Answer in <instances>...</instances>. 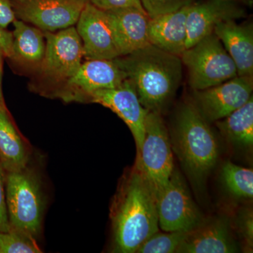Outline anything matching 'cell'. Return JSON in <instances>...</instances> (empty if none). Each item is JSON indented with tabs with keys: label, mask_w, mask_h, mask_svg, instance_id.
I'll list each match as a JSON object with an SVG mask.
<instances>
[{
	"label": "cell",
	"mask_w": 253,
	"mask_h": 253,
	"mask_svg": "<svg viewBox=\"0 0 253 253\" xmlns=\"http://www.w3.org/2000/svg\"><path fill=\"white\" fill-rule=\"evenodd\" d=\"M213 33L235 63L238 76L253 77V26L236 21L219 23Z\"/></svg>",
	"instance_id": "2e32d148"
},
{
	"label": "cell",
	"mask_w": 253,
	"mask_h": 253,
	"mask_svg": "<svg viewBox=\"0 0 253 253\" xmlns=\"http://www.w3.org/2000/svg\"><path fill=\"white\" fill-rule=\"evenodd\" d=\"M216 126L221 135L229 142L251 148L253 145V99L220 121Z\"/></svg>",
	"instance_id": "44dd1931"
},
{
	"label": "cell",
	"mask_w": 253,
	"mask_h": 253,
	"mask_svg": "<svg viewBox=\"0 0 253 253\" xmlns=\"http://www.w3.org/2000/svg\"><path fill=\"white\" fill-rule=\"evenodd\" d=\"M89 3L94 5L98 9L104 11L127 9V8H134V9L144 11L140 0H90Z\"/></svg>",
	"instance_id": "484cf974"
},
{
	"label": "cell",
	"mask_w": 253,
	"mask_h": 253,
	"mask_svg": "<svg viewBox=\"0 0 253 253\" xmlns=\"http://www.w3.org/2000/svg\"><path fill=\"white\" fill-rule=\"evenodd\" d=\"M16 19L10 0H0V27L6 29Z\"/></svg>",
	"instance_id": "f1b7e54d"
},
{
	"label": "cell",
	"mask_w": 253,
	"mask_h": 253,
	"mask_svg": "<svg viewBox=\"0 0 253 253\" xmlns=\"http://www.w3.org/2000/svg\"><path fill=\"white\" fill-rule=\"evenodd\" d=\"M150 18L172 12L191 4V0H140Z\"/></svg>",
	"instance_id": "d4e9b609"
},
{
	"label": "cell",
	"mask_w": 253,
	"mask_h": 253,
	"mask_svg": "<svg viewBox=\"0 0 253 253\" xmlns=\"http://www.w3.org/2000/svg\"><path fill=\"white\" fill-rule=\"evenodd\" d=\"M76 24L84 58L113 60L120 57L106 11L87 3L82 10Z\"/></svg>",
	"instance_id": "4fadbf2b"
},
{
	"label": "cell",
	"mask_w": 253,
	"mask_h": 253,
	"mask_svg": "<svg viewBox=\"0 0 253 253\" xmlns=\"http://www.w3.org/2000/svg\"><path fill=\"white\" fill-rule=\"evenodd\" d=\"M170 141L191 180L203 184L217 162L219 147L209 123L194 103H184L178 110Z\"/></svg>",
	"instance_id": "3957f363"
},
{
	"label": "cell",
	"mask_w": 253,
	"mask_h": 253,
	"mask_svg": "<svg viewBox=\"0 0 253 253\" xmlns=\"http://www.w3.org/2000/svg\"><path fill=\"white\" fill-rule=\"evenodd\" d=\"M37 240L24 231L10 226L0 233V253H41Z\"/></svg>",
	"instance_id": "cb8c5ba5"
},
{
	"label": "cell",
	"mask_w": 253,
	"mask_h": 253,
	"mask_svg": "<svg viewBox=\"0 0 253 253\" xmlns=\"http://www.w3.org/2000/svg\"><path fill=\"white\" fill-rule=\"evenodd\" d=\"M136 163L157 199L174 169L170 139L161 113L146 115L144 139Z\"/></svg>",
	"instance_id": "8992f818"
},
{
	"label": "cell",
	"mask_w": 253,
	"mask_h": 253,
	"mask_svg": "<svg viewBox=\"0 0 253 253\" xmlns=\"http://www.w3.org/2000/svg\"><path fill=\"white\" fill-rule=\"evenodd\" d=\"M31 160L29 146L16 129L7 110L0 109V162L5 172L21 170Z\"/></svg>",
	"instance_id": "d6986e66"
},
{
	"label": "cell",
	"mask_w": 253,
	"mask_h": 253,
	"mask_svg": "<svg viewBox=\"0 0 253 253\" xmlns=\"http://www.w3.org/2000/svg\"><path fill=\"white\" fill-rule=\"evenodd\" d=\"M238 248L231 237L229 223L224 219L203 222L190 231L177 253H232Z\"/></svg>",
	"instance_id": "ac0fdd59"
},
{
	"label": "cell",
	"mask_w": 253,
	"mask_h": 253,
	"mask_svg": "<svg viewBox=\"0 0 253 253\" xmlns=\"http://www.w3.org/2000/svg\"><path fill=\"white\" fill-rule=\"evenodd\" d=\"M156 205L159 228L165 232L191 231L204 221L182 176L174 168Z\"/></svg>",
	"instance_id": "52a82bcc"
},
{
	"label": "cell",
	"mask_w": 253,
	"mask_h": 253,
	"mask_svg": "<svg viewBox=\"0 0 253 253\" xmlns=\"http://www.w3.org/2000/svg\"><path fill=\"white\" fill-rule=\"evenodd\" d=\"M238 225L246 248L252 251L253 246V216L252 211L246 210L238 218Z\"/></svg>",
	"instance_id": "4316f807"
},
{
	"label": "cell",
	"mask_w": 253,
	"mask_h": 253,
	"mask_svg": "<svg viewBox=\"0 0 253 253\" xmlns=\"http://www.w3.org/2000/svg\"><path fill=\"white\" fill-rule=\"evenodd\" d=\"M223 184L230 194L241 199L253 197V171L252 169L226 162L221 168Z\"/></svg>",
	"instance_id": "7402d4cb"
},
{
	"label": "cell",
	"mask_w": 253,
	"mask_h": 253,
	"mask_svg": "<svg viewBox=\"0 0 253 253\" xmlns=\"http://www.w3.org/2000/svg\"><path fill=\"white\" fill-rule=\"evenodd\" d=\"M120 56L150 44L149 17L144 11L127 8L106 11Z\"/></svg>",
	"instance_id": "9a60e30c"
},
{
	"label": "cell",
	"mask_w": 253,
	"mask_h": 253,
	"mask_svg": "<svg viewBox=\"0 0 253 253\" xmlns=\"http://www.w3.org/2000/svg\"><path fill=\"white\" fill-rule=\"evenodd\" d=\"M76 1H78V2L81 3V4L85 5L87 4V3H89L90 0H76Z\"/></svg>",
	"instance_id": "1f68e13d"
},
{
	"label": "cell",
	"mask_w": 253,
	"mask_h": 253,
	"mask_svg": "<svg viewBox=\"0 0 253 253\" xmlns=\"http://www.w3.org/2000/svg\"><path fill=\"white\" fill-rule=\"evenodd\" d=\"M135 87L148 111L161 113L174 97L182 78L180 56L152 44L114 59Z\"/></svg>",
	"instance_id": "7a4b0ae2"
},
{
	"label": "cell",
	"mask_w": 253,
	"mask_h": 253,
	"mask_svg": "<svg viewBox=\"0 0 253 253\" xmlns=\"http://www.w3.org/2000/svg\"><path fill=\"white\" fill-rule=\"evenodd\" d=\"M16 18L44 32L66 29L77 23L84 5L76 0H10Z\"/></svg>",
	"instance_id": "8fae6325"
},
{
	"label": "cell",
	"mask_w": 253,
	"mask_h": 253,
	"mask_svg": "<svg viewBox=\"0 0 253 253\" xmlns=\"http://www.w3.org/2000/svg\"><path fill=\"white\" fill-rule=\"evenodd\" d=\"M13 24L14 29L9 59L28 65L41 63L45 53L44 33L21 20L15 19Z\"/></svg>",
	"instance_id": "ffe728a7"
},
{
	"label": "cell",
	"mask_w": 253,
	"mask_h": 253,
	"mask_svg": "<svg viewBox=\"0 0 253 253\" xmlns=\"http://www.w3.org/2000/svg\"><path fill=\"white\" fill-rule=\"evenodd\" d=\"M112 249L116 253H134L159 231L154 192L135 163L123 176L110 208Z\"/></svg>",
	"instance_id": "6da1fadb"
},
{
	"label": "cell",
	"mask_w": 253,
	"mask_h": 253,
	"mask_svg": "<svg viewBox=\"0 0 253 253\" xmlns=\"http://www.w3.org/2000/svg\"><path fill=\"white\" fill-rule=\"evenodd\" d=\"M126 79V73L114 59H89L65 82L57 96L67 102H89L95 91L117 87Z\"/></svg>",
	"instance_id": "ba28073f"
},
{
	"label": "cell",
	"mask_w": 253,
	"mask_h": 253,
	"mask_svg": "<svg viewBox=\"0 0 253 253\" xmlns=\"http://www.w3.org/2000/svg\"><path fill=\"white\" fill-rule=\"evenodd\" d=\"M246 16V10L235 0H206L189 5L186 19V49L213 33L219 23Z\"/></svg>",
	"instance_id": "5bb4252c"
},
{
	"label": "cell",
	"mask_w": 253,
	"mask_h": 253,
	"mask_svg": "<svg viewBox=\"0 0 253 253\" xmlns=\"http://www.w3.org/2000/svg\"><path fill=\"white\" fill-rule=\"evenodd\" d=\"M6 172L0 162V233L9 230L10 225L5 193Z\"/></svg>",
	"instance_id": "83f0119b"
},
{
	"label": "cell",
	"mask_w": 253,
	"mask_h": 253,
	"mask_svg": "<svg viewBox=\"0 0 253 253\" xmlns=\"http://www.w3.org/2000/svg\"><path fill=\"white\" fill-rule=\"evenodd\" d=\"M235 1H243V2L244 3H247V2H249V1H250V0H235Z\"/></svg>",
	"instance_id": "d6a6232c"
},
{
	"label": "cell",
	"mask_w": 253,
	"mask_h": 253,
	"mask_svg": "<svg viewBox=\"0 0 253 253\" xmlns=\"http://www.w3.org/2000/svg\"><path fill=\"white\" fill-rule=\"evenodd\" d=\"M89 102L108 108L124 121L130 129L139 154L144 139L145 123L149 111L139 101L133 83L126 78L117 87L95 91Z\"/></svg>",
	"instance_id": "7c38bea8"
},
{
	"label": "cell",
	"mask_w": 253,
	"mask_h": 253,
	"mask_svg": "<svg viewBox=\"0 0 253 253\" xmlns=\"http://www.w3.org/2000/svg\"><path fill=\"white\" fill-rule=\"evenodd\" d=\"M190 4L172 12L149 18L148 36L150 44L180 56L186 49V19Z\"/></svg>",
	"instance_id": "e0dca14e"
},
{
	"label": "cell",
	"mask_w": 253,
	"mask_h": 253,
	"mask_svg": "<svg viewBox=\"0 0 253 253\" xmlns=\"http://www.w3.org/2000/svg\"><path fill=\"white\" fill-rule=\"evenodd\" d=\"M253 78L237 76L217 85L194 90L193 103L208 123L220 121L252 97Z\"/></svg>",
	"instance_id": "30bf717a"
},
{
	"label": "cell",
	"mask_w": 253,
	"mask_h": 253,
	"mask_svg": "<svg viewBox=\"0 0 253 253\" xmlns=\"http://www.w3.org/2000/svg\"><path fill=\"white\" fill-rule=\"evenodd\" d=\"M5 56L4 51L0 47V109H6V105H5L4 96L2 93V73H3V63H4V59Z\"/></svg>",
	"instance_id": "4dcf8cb0"
},
{
	"label": "cell",
	"mask_w": 253,
	"mask_h": 253,
	"mask_svg": "<svg viewBox=\"0 0 253 253\" xmlns=\"http://www.w3.org/2000/svg\"><path fill=\"white\" fill-rule=\"evenodd\" d=\"M44 34L46 47L42 72L51 81L65 83L78 71L84 57L81 38L73 26Z\"/></svg>",
	"instance_id": "9c48e42d"
},
{
	"label": "cell",
	"mask_w": 253,
	"mask_h": 253,
	"mask_svg": "<svg viewBox=\"0 0 253 253\" xmlns=\"http://www.w3.org/2000/svg\"><path fill=\"white\" fill-rule=\"evenodd\" d=\"M190 231L156 232L138 249V253H174L183 244Z\"/></svg>",
	"instance_id": "603a6c76"
},
{
	"label": "cell",
	"mask_w": 253,
	"mask_h": 253,
	"mask_svg": "<svg viewBox=\"0 0 253 253\" xmlns=\"http://www.w3.org/2000/svg\"><path fill=\"white\" fill-rule=\"evenodd\" d=\"M41 172L31 161L16 172L6 173L5 193L9 225L37 240L46 208Z\"/></svg>",
	"instance_id": "277c9868"
},
{
	"label": "cell",
	"mask_w": 253,
	"mask_h": 253,
	"mask_svg": "<svg viewBox=\"0 0 253 253\" xmlns=\"http://www.w3.org/2000/svg\"><path fill=\"white\" fill-rule=\"evenodd\" d=\"M12 46V33L0 27V47L4 51L5 56L10 58Z\"/></svg>",
	"instance_id": "f546056e"
},
{
	"label": "cell",
	"mask_w": 253,
	"mask_h": 253,
	"mask_svg": "<svg viewBox=\"0 0 253 253\" xmlns=\"http://www.w3.org/2000/svg\"><path fill=\"white\" fill-rule=\"evenodd\" d=\"M180 58L193 90L207 89L238 76L235 63L214 33L184 50Z\"/></svg>",
	"instance_id": "5b68a950"
}]
</instances>
